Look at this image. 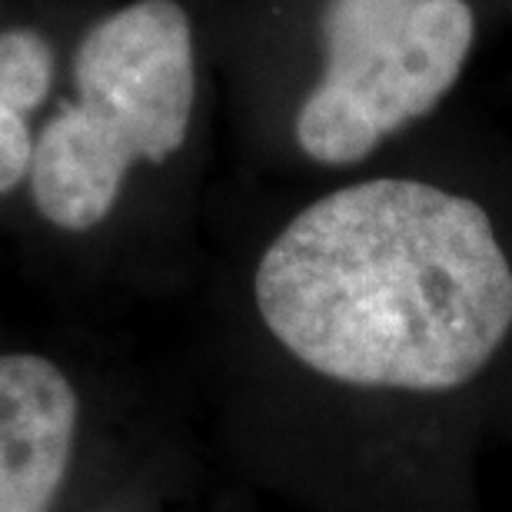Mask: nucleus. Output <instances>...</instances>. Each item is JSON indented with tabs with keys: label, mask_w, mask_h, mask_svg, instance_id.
I'll return each mask as SVG.
<instances>
[{
	"label": "nucleus",
	"mask_w": 512,
	"mask_h": 512,
	"mask_svg": "<svg viewBox=\"0 0 512 512\" xmlns=\"http://www.w3.org/2000/svg\"><path fill=\"white\" fill-rule=\"evenodd\" d=\"M266 330L333 383L446 393L512 330V266L476 200L380 177L300 210L253 280Z\"/></svg>",
	"instance_id": "f257e3e1"
},
{
	"label": "nucleus",
	"mask_w": 512,
	"mask_h": 512,
	"mask_svg": "<svg viewBox=\"0 0 512 512\" xmlns=\"http://www.w3.org/2000/svg\"><path fill=\"white\" fill-rule=\"evenodd\" d=\"M77 100L34 140L30 190L60 230H90L114 210L133 163H163L187 140L197 64L187 10L137 0L87 30L74 57Z\"/></svg>",
	"instance_id": "f03ea898"
},
{
	"label": "nucleus",
	"mask_w": 512,
	"mask_h": 512,
	"mask_svg": "<svg viewBox=\"0 0 512 512\" xmlns=\"http://www.w3.org/2000/svg\"><path fill=\"white\" fill-rule=\"evenodd\" d=\"M473 40L466 0H326V64L296 114L300 150L326 167L366 160L453 90Z\"/></svg>",
	"instance_id": "7ed1b4c3"
},
{
	"label": "nucleus",
	"mask_w": 512,
	"mask_h": 512,
	"mask_svg": "<svg viewBox=\"0 0 512 512\" xmlns=\"http://www.w3.org/2000/svg\"><path fill=\"white\" fill-rule=\"evenodd\" d=\"M77 396L44 356H0V512H47L74 453Z\"/></svg>",
	"instance_id": "20e7f679"
},
{
	"label": "nucleus",
	"mask_w": 512,
	"mask_h": 512,
	"mask_svg": "<svg viewBox=\"0 0 512 512\" xmlns=\"http://www.w3.org/2000/svg\"><path fill=\"white\" fill-rule=\"evenodd\" d=\"M50 77L54 60L44 37L24 27L0 34V197L30 173L34 137L27 114L44 104Z\"/></svg>",
	"instance_id": "39448f33"
}]
</instances>
